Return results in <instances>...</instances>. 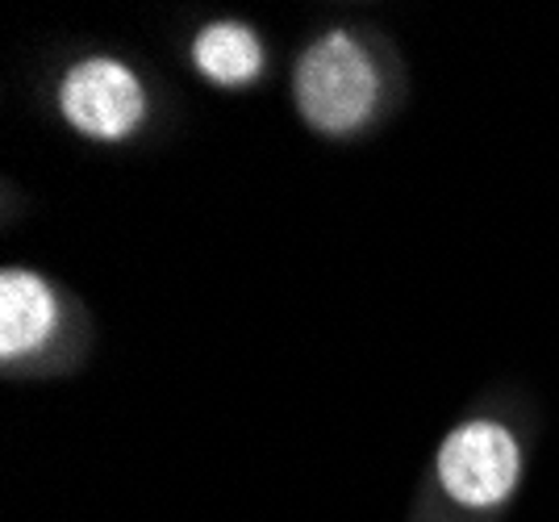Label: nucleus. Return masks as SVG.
Masks as SVG:
<instances>
[{"label": "nucleus", "instance_id": "3", "mask_svg": "<svg viewBox=\"0 0 559 522\" xmlns=\"http://www.w3.org/2000/svg\"><path fill=\"white\" fill-rule=\"evenodd\" d=\"M59 114L96 143H121L146 118V88L126 63L96 55L63 75Z\"/></svg>", "mask_w": 559, "mask_h": 522}, {"label": "nucleus", "instance_id": "4", "mask_svg": "<svg viewBox=\"0 0 559 522\" xmlns=\"http://www.w3.org/2000/svg\"><path fill=\"white\" fill-rule=\"evenodd\" d=\"M59 331V297L38 272L9 268L0 276V359L17 364Z\"/></svg>", "mask_w": 559, "mask_h": 522}, {"label": "nucleus", "instance_id": "5", "mask_svg": "<svg viewBox=\"0 0 559 522\" xmlns=\"http://www.w3.org/2000/svg\"><path fill=\"white\" fill-rule=\"evenodd\" d=\"M267 63L263 43L251 25L242 22H213L192 38V68L217 88H242L259 80Z\"/></svg>", "mask_w": 559, "mask_h": 522}, {"label": "nucleus", "instance_id": "1", "mask_svg": "<svg viewBox=\"0 0 559 522\" xmlns=\"http://www.w3.org/2000/svg\"><path fill=\"white\" fill-rule=\"evenodd\" d=\"M293 93L313 130L350 134L372 118L376 100H380V72L364 43L334 29L301 55Z\"/></svg>", "mask_w": 559, "mask_h": 522}, {"label": "nucleus", "instance_id": "2", "mask_svg": "<svg viewBox=\"0 0 559 522\" xmlns=\"http://www.w3.org/2000/svg\"><path fill=\"white\" fill-rule=\"evenodd\" d=\"M439 485L464 510H497L522 481V448L497 418H467L439 448Z\"/></svg>", "mask_w": 559, "mask_h": 522}]
</instances>
